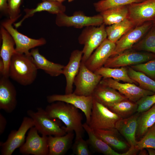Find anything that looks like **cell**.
I'll return each mask as SVG.
<instances>
[{"mask_svg": "<svg viewBox=\"0 0 155 155\" xmlns=\"http://www.w3.org/2000/svg\"><path fill=\"white\" fill-rule=\"evenodd\" d=\"M136 103L138 105L137 113H140L147 111L155 104V94L144 96Z\"/></svg>", "mask_w": 155, "mask_h": 155, "instance_id": "cell-39", "label": "cell"}, {"mask_svg": "<svg viewBox=\"0 0 155 155\" xmlns=\"http://www.w3.org/2000/svg\"><path fill=\"white\" fill-rule=\"evenodd\" d=\"M30 54L38 69L43 70L45 73L53 77L62 74L64 65L51 61L40 54L38 48L31 50Z\"/></svg>", "mask_w": 155, "mask_h": 155, "instance_id": "cell-24", "label": "cell"}, {"mask_svg": "<svg viewBox=\"0 0 155 155\" xmlns=\"http://www.w3.org/2000/svg\"><path fill=\"white\" fill-rule=\"evenodd\" d=\"M153 25V23L152 21L146 22L128 32L116 42L115 47L111 57L131 49Z\"/></svg>", "mask_w": 155, "mask_h": 155, "instance_id": "cell-14", "label": "cell"}, {"mask_svg": "<svg viewBox=\"0 0 155 155\" xmlns=\"http://www.w3.org/2000/svg\"><path fill=\"white\" fill-rule=\"evenodd\" d=\"M8 0H0V11L2 14L7 15V2Z\"/></svg>", "mask_w": 155, "mask_h": 155, "instance_id": "cell-41", "label": "cell"}, {"mask_svg": "<svg viewBox=\"0 0 155 155\" xmlns=\"http://www.w3.org/2000/svg\"><path fill=\"white\" fill-rule=\"evenodd\" d=\"M102 76L103 78H111L117 81L125 83H137L129 76L127 67L110 68L102 66L94 72Z\"/></svg>", "mask_w": 155, "mask_h": 155, "instance_id": "cell-28", "label": "cell"}, {"mask_svg": "<svg viewBox=\"0 0 155 155\" xmlns=\"http://www.w3.org/2000/svg\"><path fill=\"white\" fill-rule=\"evenodd\" d=\"M154 59L155 54L152 53L127 50L109 57L104 66L118 68L131 66L144 63Z\"/></svg>", "mask_w": 155, "mask_h": 155, "instance_id": "cell-8", "label": "cell"}, {"mask_svg": "<svg viewBox=\"0 0 155 155\" xmlns=\"http://www.w3.org/2000/svg\"><path fill=\"white\" fill-rule=\"evenodd\" d=\"M89 146L87 140H84L82 137H75L71 146L73 153L76 155H91Z\"/></svg>", "mask_w": 155, "mask_h": 155, "instance_id": "cell-36", "label": "cell"}, {"mask_svg": "<svg viewBox=\"0 0 155 155\" xmlns=\"http://www.w3.org/2000/svg\"><path fill=\"white\" fill-rule=\"evenodd\" d=\"M138 105L135 102L127 99L108 107L122 118L128 117L137 112Z\"/></svg>", "mask_w": 155, "mask_h": 155, "instance_id": "cell-31", "label": "cell"}, {"mask_svg": "<svg viewBox=\"0 0 155 155\" xmlns=\"http://www.w3.org/2000/svg\"><path fill=\"white\" fill-rule=\"evenodd\" d=\"M74 136V132H67L61 136H48L49 155H64L71 147Z\"/></svg>", "mask_w": 155, "mask_h": 155, "instance_id": "cell-23", "label": "cell"}, {"mask_svg": "<svg viewBox=\"0 0 155 155\" xmlns=\"http://www.w3.org/2000/svg\"><path fill=\"white\" fill-rule=\"evenodd\" d=\"M66 10L65 6L62 3L53 1H43L38 3L34 8L25 9L24 11L25 12V15L19 22L14 24V25L16 28L19 27L26 19L32 16L38 12L46 11L51 14L57 15L65 13Z\"/></svg>", "mask_w": 155, "mask_h": 155, "instance_id": "cell-22", "label": "cell"}, {"mask_svg": "<svg viewBox=\"0 0 155 155\" xmlns=\"http://www.w3.org/2000/svg\"><path fill=\"white\" fill-rule=\"evenodd\" d=\"M130 67L135 71L142 73L155 80V59Z\"/></svg>", "mask_w": 155, "mask_h": 155, "instance_id": "cell-37", "label": "cell"}, {"mask_svg": "<svg viewBox=\"0 0 155 155\" xmlns=\"http://www.w3.org/2000/svg\"><path fill=\"white\" fill-rule=\"evenodd\" d=\"M128 18L136 26L155 18V0H146L142 2L128 5Z\"/></svg>", "mask_w": 155, "mask_h": 155, "instance_id": "cell-15", "label": "cell"}, {"mask_svg": "<svg viewBox=\"0 0 155 155\" xmlns=\"http://www.w3.org/2000/svg\"><path fill=\"white\" fill-rule=\"evenodd\" d=\"M23 0H8L7 13L9 18L18 19L21 16L20 7Z\"/></svg>", "mask_w": 155, "mask_h": 155, "instance_id": "cell-38", "label": "cell"}, {"mask_svg": "<svg viewBox=\"0 0 155 155\" xmlns=\"http://www.w3.org/2000/svg\"><path fill=\"white\" fill-rule=\"evenodd\" d=\"M135 148L139 151L144 149H155V125L150 128L139 141H137Z\"/></svg>", "mask_w": 155, "mask_h": 155, "instance_id": "cell-35", "label": "cell"}, {"mask_svg": "<svg viewBox=\"0 0 155 155\" xmlns=\"http://www.w3.org/2000/svg\"><path fill=\"white\" fill-rule=\"evenodd\" d=\"M153 24L155 26V18L152 21Z\"/></svg>", "mask_w": 155, "mask_h": 155, "instance_id": "cell-46", "label": "cell"}, {"mask_svg": "<svg viewBox=\"0 0 155 155\" xmlns=\"http://www.w3.org/2000/svg\"><path fill=\"white\" fill-rule=\"evenodd\" d=\"M146 149L147 150L148 154L155 155V149L152 148H147Z\"/></svg>", "mask_w": 155, "mask_h": 155, "instance_id": "cell-43", "label": "cell"}, {"mask_svg": "<svg viewBox=\"0 0 155 155\" xmlns=\"http://www.w3.org/2000/svg\"><path fill=\"white\" fill-rule=\"evenodd\" d=\"M82 55V51L77 49L73 51L71 54L68 63L63 68L62 74L66 81L65 94L73 92L74 80L79 71Z\"/></svg>", "mask_w": 155, "mask_h": 155, "instance_id": "cell-18", "label": "cell"}, {"mask_svg": "<svg viewBox=\"0 0 155 155\" xmlns=\"http://www.w3.org/2000/svg\"><path fill=\"white\" fill-rule=\"evenodd\" d=\"M83 125L88 136V138L87 140L89 146L94 150L106 155H122V153L115 151L98 137L86 122L84 123Z\"/></svg>", "mask_w": 155, "mask_h": 155, "instance_id": "cell-26", "label": "cell"}, {"mask_svg": "<svg viewBox=\"0 0 155 155\" xmlns=\"http://www.w3.org/2000/svg\"><path fill=\"white\" fill-rule=\"evenodd\" d=\"M140 114L137 112L129 117L121 118L115 124V128L125 137L130 149H135L137 120Z\"/></svg>", "mask_w": 155, "mask_h": 155, "instance_id": "cell-19", "label": "cell"}, {"mask_svg": "<svg viewBox=\"0 0 155 155\" xmlns=\"http://www.w3.org/2000/svg\"><path fill=\"white\" fill-rule=\"evenodd\" d=\"M100 84L117 90L129 100L135 102L144 96L155 94L145 90L134 83H121L111 78H103Z\"/></svg>", "mask_w": 155, "mask_h": 155, "instance_id": "cell-13", "label": "cell"}, {"mask_svg": "<svg viewBox=\"0 0 155 155\" xmlns=\"http://www.w3.org/2000/svg\"><path fill=\"white\" fill-rule=\"evenodd\" d=\"M95 134L113 149L124 150L130 146L119 135L115 128L112 129H98L93 130Z\"/></svg>", "mask_w": 155, "mask_h": 155, "instance_id": "cell-25", "label": "cell"}, {"mask_svg": "<svg viewBox=\"0 0 155 155\" xmlns=\"http://www.w3.org/2000/svg\"><path fill=\"white\" fill-rule=\"evenodd\" d=\"M74 0H68V2H71L72 1H73Z\"/></svg>", "mask_w": 155, "mask_h": 155, "instance_id": "cell-47", "label": "cell"}, {"mask_svg": "<svg viewBox=\"0 0 155 155\" xmlns=\"http://www.w3.org/2000/svg\"><path fill=\"white\" fill-rule=\"evenodd\" d=\"M33 126L32 119L29 117H24L18 129L11 131L6 141L0 142L1 155H11L15 150L22 146L25 142L27 132Z\"/></svg>", "mask_w": 155, "mask_h": 155, "instance_id": "cell-9", "label": "cell"}, {"mask_svg": "<svg viewBox=\"0 0 155 155\" xmlns=\"http://www.w3.org/2000/svg\"><path fill=\"white\" fill-rule=\"evenodd\" d=\"M0 34L2 41L0 56L4 65V72L2 75L9 77V70L10 62L12 56L16 52L14 47L15 43L11 36L1 25Z\"/></svg>", "mask_w": 155, "mask_h": 155, "instance_id": "cell-20", "label": "cell"}, {"mask_svg": "<svg viewBox=\"0 0 155 155\" xmlns=\"http://www.w3.org/2000/svg\"><path fill=\"white\" fill-rule=\"evenodd\" d=\"M36 128L33 126L28 133L26 142L20 148L19 152L23 155H49L48 136L40 137Z\"/></svg>", "mask_w": 155, "mask_h": 155, "instance_id": "cell-11", "label": "cell"}, {"mask_svg": "<svg viewBox=\"0 0 155 155\" xmlns=\"http://www.w3.org/2000/svg\"><path fill=\"white\" fill-rule=\"evenodd\" d=\"M116 46V43L107 38L96 49L84 64L86 67L94 72L103 66L112 55Z\"/></svg>", "mask_w": 155, "mask_h": 155, "instance_id": "cell-16", "label": "cell"}, {"mask_svg": "<svg viewBox=\"0 0 155 155\" xmlns=\"http://www.w3.org/2000/svg\"><path fill=\"white\" fill-rule=\"evenodd\" d=\"M136 26L135 24L128 18L110 25L105 28L107 38L116 43L124 35Z\"/></svg>", "mask_w": 155, "mask_h": 155, "instance_id": "cell-27", "label": "cell"}, {"mask_svg": "<svg viewBox=\"0 0 155 155\" xmlns=\"http://www.w3.org/2000/svg\"><path fill=\"white\" fill-rule=\"evenodd\" d=\"M15 88L9 77L1 75L0 79V109L10 113L16 108L17 101Z\"/></svg>", "mask_w": 155, "mask_h": 155, "instance_id": "cell-17", "label": "cell"}, {"mask_svg": "<svg viewBox=\"0 0 155 155\" xmlns=\"http://www.w3.org/2000/svg\"><path fill=\"white\" fill-rule=\"evenodd\" d=\"M78 109L70 104L58 101L48 105L45 109L50 117L64 123L67 133L74 132L75 137H82L85 131L82 123L83 116Z\"/></svg>", "mask_w": 155, "mask_h": 155, "instance_id": "cell-1", "label": "cell"}, {"mask_svg": "<svg viewBox=\"0 0 155 155\" xmlns=\"http://www.w3.org/2000/svg\"><path fill=\"white\" fill-rule=\"evenodd\" d=\"M18 19L9 18L4 20L1 23V25L7 31L13 38L15 43L16 53L30 54V49L46 44V41L44 38L38 39L32 38L20 32L14 28L12 25Z\"/></svg>", "mask_w": 155, "mask_h": 155, "instance_id": "cell-6", "label": "cell"}, {"mask_svg": "<svg viewBox=\"0 0 155 155\" xmlns=\"http://www.w3.org/2000/svg\"><path fill=\"white\" fill-rule=\"evenodd\" d=\"M102 78V76L90 70L81 62L79 71L74 80L75 88L73 92L80 96H92Z\"/></svg>", "mask_w": 155, "mask_h": 155, "instance_id": "cell-7", "label": "cell"}, {"mask_svg": "<svg viewBox=\"0 0 155 155\" xmlns=\"http://www.w3.org/2000/svg\"><path fill=\"white\" fill-rule=\"evenodd\" d=\"M38 70L30 53L16 52L10 62L9 77L21 85L28 86L35 80Z\"/></svg>", "mask_w": 155, "mask_h": 155, "instance_id": "cell-2", "label": "cell"}, {"mask_svg": "<svg viewBox=\"0 0 155 155\" xmlns=\"http://www.w3.org/2000/svg\"><path fill=\"white\" fill-rule=\"evenodd\" d=\"M127 68L129 76L139 84L140 87L155 93V80L142 73L135 71L130 66L127 67Z\"/></svg>", "mask_w": 155, "mask_h": 155, "instance_id": "cell-32", "label": "cell"}, {"mask_svg": "<svg viewBox=\"0 0 155 155\" xmlns=\"http://www.w3.org/2000/svg\"><path fill=\"white\" fill-rule=\"evenodd\" d=\"M7 121L2 114L0 113V135L4 132L7 125Z\"/></svg>", "mask_w": 155, "mask_h": 155, "instance_id": "cell-40", "label": "cell"}, {"mask_svg": "<svg viewBox=\"0 0 155 155\" xmlns=\"http://www.w3.org/2000/svg\"><path fill=\"white\" fill-rule=\"evenodd\" d=\"M155 124V104L148 110L140 113L137 120L136 138H142Z\"/></svg>", "mask_w": 155, "mask_h": 155, "instance_id": "cell-29", "label": "cell"}, {"mask_svg": "<svg viewBox=\"0 0 155 155\" xmlns=\"http://www.w3.org/2000/svg\"><path fill=\"white\" fill-rule=\"evenodd\" d=\"M105 28L103 23L97 27H86L82 30L78 38L79 44L84 45L82 62L84 63L93 51L107 38Z\"/></svg>", "mask_w": 155, "mask_h": 155, "instance_id": "cell-4", "label": "cell"}, {"mask_svg": "<svg viewBox=\"0 0 155 155\" xmlns=\"http://www.w3.org/2000/svg\"></svg>", "mask_w": 155, "mask_h": 155, "instance_id": "cell-48", "label": "cell"}, {"mask_svg": "<svg viewBox=\"0 0 155 155\" xmlns=\"http://www.w3.org/2000/svg\"><path fill=\"white\" fill-rule=\"evenodd\" d=\"M146 0H101L93 4L96 11L100 13L117 6L142 2Z\"/></svg>", "mask_w": 155, "mask_h": 155, "instance_id": "cell-34", "label": "cell"}, {"mask_svg": "<svg viewBox=\"0 0 155 155\" xmlns=\"http://www.w3.org/2000/svg\"><path fill=\"white\" fill-rule=\"evenodd\" d=\"M92 96L93 99L107 107L127 99L117 90L100 83Z\"/></svg>", "mask_w": 155, "mask_h": 155, "instance_id": "cell-21", "label": "cell"}, {"mask_svg": "<svg viewBox=\"0 0 155 155\" xmlns=\"http://www.w3.org/2000/svg\"><path fill=\"white\" fill-rule=\"evenodd\" d=\"M36 112L29 110L27 113L32 119L34 126L42 135L61 136L67 134L65 127L61 126V121L50 117L42 108H38Z\"/></svg>", "mask_w": 155, "mask_h": 155, "instance_id": "cell-3", "label": "cell"}, {"mask_svg": "<svg viewBox=\"0 0 155 155\" xmlns=\"http://www.w3.org/2000/svg\"><path fill=\"white\" fill-rule=\"evenodd\" d=\"M121 118L108 107L93 99L90 120L88 124L92 130L115 128L116 123Z\"/></svg>", "mask_w": 155, "mask_h": 155, "instance_id": "cell-5", "label": "cell"}, {"mask_svg": "<svg viewBox=\"0 0 155 155\" xmlns=\"http://www.w3.org/2000/svg\"><path fill=\"white\" fill-rule=\"evenodd\" d=\"M55 23L59 27L81 28L89 26H99L103 23V21L100 14L88 16L79 11L75 12L71 16H67L65 13L56 15Z\"/></svg>", "mask_w": 155, "mask_h": 155, "instance_id": "cell-10", "label": "cell"}, {"mask_svg": "<svg viewBox=\"0 0 155 155\" xmlns=\"http://www.w3.org/2000/svg\"><path fill=\"white\" fill-rule=\"evenodd\" d=\"M137 51H145L155 54V26L153 24L145 36L131 48Z\"/></svg>", "mask_w": 155, "mask_h": 155, "instance_id": "cell-33", "label": "cell"}, {"mask_svg": "<svg viewBox=\"0 0 155 155\" xmlns=\"http://www.w3.org/2000/svg\"><path fill=\"white\" fill-rule=\"evenodd\" d=\"M48 102L51 103L62 101L70 104L81 110L86 116V123L89 124L90 118L93 98L92 96H84L75 94L73 92L68 94H54L46 97Z\"/></svg>", "mask_w": 155, "mask_h": 155, "instance_id": "cell-12", "label": "cell"}, {"mask_svg": "<svg viewBox=\"0 0 155 155\" xmlns=\"http://www.w3.org/2000/svg\"><path fill=\"white\" fill-rule=\"evenodd\" d=\"M42 1H45V0H50V1H57L60 3H62L63 2L65 1V0H42Z\"/></svg>", "mask_w": 155, "mask_h": 155, "instance_id": "cell-45", "label": "cell"}, {"mask_svg": "<svg viewBox=\"0 0 155 155\" xmlns=\"http://www.w3.org/2000/svg\"><path fill=\"white\" fill-rule=\"evenodd\" d=\"M139 153L138 155H148V152H147L145 149H144L140 150Z\"/></svg>", "mask_w": 155, "mask_h": 155, "instance_id": "cell-44", "label": "cell"}, {"mask_svg": "<svg viewBox=\"0 0 155 155\" xmlns=\"http://www.w3.org/2000/svg\"><path fill=\"white\" fill-rule=\"evenodd\" d=\"M128 5L117 6L100 12L103 23L111 25L119 23L128 18Z\"/></svg>", "mask_w": 155, "mask_h": 155, "instance_id": "cell-30", "label": "cell"}, {"mask_svg": "<svg viewBox=\"0 0 155 155\" xmlns=\"http://www.w3.org/2000/svg\"><path fill=\"white\" fill-rule=\"evenodd\" d=\"M4 63L2 60V59H0V73L1 75H3L4 70Z\"/></svg>", "mask_w": 155, "mask_h": 155, "instance_id": "cell-42", "label": "cell"}]
</instances>
